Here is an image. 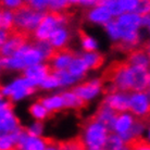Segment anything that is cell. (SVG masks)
<instances>
[{
  "label": "cell",
  "instance_id": "obj_1",
  "mask_svg": "<svg viewBox=\"0 0 150 150\" xmlns=\"http://www.w3.org/2000/svg\"><path fill=\"white\" fill-rule=\"evenodd\" d=\"M79 126L83 129L82 136L84 137L90 150L103 149L109 133L102 124L98 122L95 114L85 119Z\"/></svg>",
  "mask_w": 150,
  "mask_h": 150
},
{
  "label": "cell",
  "instance_id": "obj_2",
  "mask_svg": "<svg viewBox=\"0 0 150 150\" xmlns=\"http://www.w3.org/2000/svg\"><path fill=\"white\" fill-rule=\"evenodd\" d=\"M149 69L132 67L128 70V83L131 93H142L148 89Z\"/></svg>",
  "mask_w": 150,
  "mask_h": 150
},
{
  "label": "cell",
  "instance_id": "obj_3",
  "mask_svg": "<svg viewBox=\"0 0 150 150\" xmlns=\"http://www.w3.org/2000/svg\"><path fill=\"white\" fill-rule=\"evenodd\" d=\"M58 25L59 24L57 23L56 20L52 16H50L45 10V16L34 32L32 40H49L51 34L57 30Z\"/></svg>",
  "mask_w": 150,
  "mask_h": 150
},
{
  "label": "cell",
  "instance_id": "obj_4",
  "mask_svg": "<svg viewBox=\"0 0 150 150\" xmlns=\"http://www.w3.org/2000/svg\"><path fill=\"white\" fill-rule=\"evenodd\" d=\"M132 95L127 93H117V94L108 95L103 101L110 108L119 113H124L129 111V98Z\"/></svg>",
  "mask_w": 150,
  "mask_h": 150
},
{
  "label": "cell",
  "instance_id": "obj_5",
  "mask_svg": "<svg viewBox=\"0 0 150 150\" xmlns=\"http://www.w3.org/2000/svg\"><path fill=\"white\" fill-rule=\"evenodd\" d=\"M103 82L101 81V79H94V81H89L79 85V86L73 87L71 88L70 91L76 94L79 97L84 98L86 100H89L90 98L95 97L96 95L99 93V90L101 89V86Z\"/></svg>",
  "mask_w": 150,
  "mask_h": 150
},
{
  "label": "cell",
  "instance_id": "obj_6",
  "mask_svg": "<svg viewBox=\"0 0 150 150\" xmlns=\"http://www.w3.org/2000/svg\"><path fill=\"white\" fill-rule=\"evenodd\" d=\"M112 13L105 6H96V8L91 9H84L83 12V18L86 20H89L91 22L96 23H105L109 22L111 20Z\"/></svg>",
  "mask_w": 150,
  "mask_h": 150
},
{
  "label": "cell",
  "instance_id": "obj_7",
  "mask_svg": "<svg viewBox=\"0 0 150 150\" xmlns=\"http://www.w3.org/2000/svg\"><path fill=\"white\" fill-rule=\"evenodd\" d=\"M126 61L132 67H142V68H150V58L147 52L142 48V46H138L131 50L126 54Z\"/></svg>",
  "mask_w": 150,
  "mask_h": 150
},
{
  "label": "cell",
  "instance_id": "obj_8",
  "mask_svg": "<svg viewBox=\"0 0 150 150\" xmlns=\"http://www.w3.org/2000/svg\"><path fill=\"white\" fill-rule=\"evenodd\" d=\"M14 56L20 58L26 68L38 64L41 61V59H44L41 53L38 50H36L35 48H32L30 46H25L22 49H20Z\"/></svg>",
  "mask_w": 150,
  "mask_h": 150
},
{
  "label": "cell",
  "instance_id": "obj_9",
  "mask_svg": "<svg viewBox=\"0 0 150 150\" xmlns=\"http://www.w3.org/2000/svg\"><path fill=\"white\" fill-rule=\"evenodd\" d=\"M54 147L58 150H89V147L82 135L68 140H54Z\"/></svg>",
  "mask_w": 150,
  "mask_h": 150
},
{
  "label": "cell",
  "instance_id": "obj_10",
  "mask_svg": "<svg viewBox=\"0 0 150 150\" xmlns=\"http://www.w3.org/2000/svg\"><path fill=\"white\" fill-rule=\"evenodd\" d=\"M61 96L63 98V108H74L77 111H81V110L87 108L89 105V100L79 97L72 91H67L64 94H61Z\"/></svg>",
  "mask_w": 150,
  "mask_h": 150
},
{
  "label": "cell",
  "instance_id": "obj_11",
  "mask_svg": "<svg viewBox=\"0 0 150 150\" xmlns=\"http://www.w3.org/2000/svg\"><path fill=\"white\" fill-rule=\"evenodd\" d=\"M37 102L42 105L46 109L48 110L50 117H52L54 113L58 112L61 108L64 107L63 98L61 95H56V96L50 98H39V99H37Z\"/></svg>",
  "mask_w": 150,
  "mask_h": 150
},
{
  "label": "cell",
  "instance_id": "obj_12",
  "mask_svg": "<svg viewBox=\"0 0 150 150\" xmlns=\"http://www.w3.org/2000/svg\"><path fill=\"white\" fill-rule=\"evenodd\" d=\"M47 76H48V72H47V68H46L45 64L44 65L35 64V65L26 68L24 71V77L34 79L38 84H40L41 81L46 79Z\"/></svg>",
  "mask_w": 150,
  "mask_h": 150
},
{
  "label": "cell",
  "instance_id": "obj_13",
  "mask_svg": "<svg viewBox=\"0 0 150 150\" xmlns=\"http://www.w3.org/2000/svg\"><path fill=\"white\" fill-rule=\"evenodd\" d=\"M87 70H88V65H87L86 61L83 59V57L82 58L77 57V58L73 59L71 64L69 65V68H68V71L70 72L73 76L77 77L79 79H82L83 76L85 75Z\"/></svg>",
  "mask_w": 150,
  "mask_h": 150
},
{
  "label": "cell",
  "instance_id": "obj_14",
  "mask_svg": "<svg viewBox=\"0 0 150 150\" xmlns=\"http://www.w3.org/2000/svg\"><path fill=\"white\" fill-rule=\"evenodd\" d=\"M70 37H71V34L67 30L57 28L49 38V42L53 47H63V46H65L67 42H69Z\"/></svg>",
  "mask_w": 150,
  "mask_h": 150
},
{
  "label": "cell",
  "instance_id": "obj_15",
  "mask_svg": "<svg viewBox=\"0 0 150 150\" xmlns=\"http://www.w3.org/2000/svg\"><path fill=\"white\" fill-rule=\"evenodd\" d=\"M133 124H134V120H133V117L131 115L125 114V113H121L120 115L117 116V119H116L115 132L119 135L124 134L133 126Z\"/></svg>",
  "mask_w": 150,
  "mask_h": 150
},
{
  "label": "cell",
  "instance_id": "obj_16",
  "mask_svg": "<svg viewBox=\"0 0 150 150\" xmlns=\"http://www.w3.org/2000/svg\"><path fill=\"white\" fill-rule=\"evenodd\" d=\"M83 59L86 61L88 69H93V70H98L101 68V65L105 63V57L101 53L98 52H90L86 53L83 56Z\"/></svg>",
  "mask_w": 150,
  "mask_h": 150
},
{
  "label": "cell",
  "instance_id": "obj_17",
  "mask_svg": "<svg viewBox=\"0 0 150 150\" xmlns=\"http://www.w3.org/2000/svg\"><path fill=\"white\" fill-rule=\"evenodd\" d=\"M125 146L129 150H150V142L138 135L125 142Z\"/></svg>",
  "mask_w": 150,
  "mask_h": 150
},
{
  "label": "cell",
  "instance_id": "obj_18",
  "mask_svg": "<svg viewBox=\"0 0 150 150\" xmlns=\"http://www.w3.org/2000/svg\"><path fill=\"white\" fill-rule=\"evenodd\" d=\"M77 34H79V38H81V41H82L83 44V49L87 53L96 52V50H97V44H96V41L91 37H89L86 34V32L83 30L82 28H77Z\"/></svg>",
  "mask_w": 150,
  "mask_h": 150
},
{
  "label": "cell",
  "instance_id": "obj_19",
  "mask_svg": "<svg viewBox=\"0 0 150 150\" xmlns=\"http://www.w3.org/2000/svg\"><path fill=\"white\" fill-rule=\"evenodd\" d=\"M124 146V140L121 138V136L115 133L108 134L105 144L103 146L105 150H119Z\"/></svg>",
  "mask_w": 150,
  "mask_h": 150
},
{
  "label": "cell",
  "instance_id": "obj_20",
  "mask_svg": "<svg viewBox=\"0 0 150 150\" xmlns=\"http://www.w3.org/2000/svg\"><path fill=\"white\" fill-rule=\"evenodd\" d=\"M30 112L37 121H42V120H45L46 117H50L48 110L46 109L42 105L38 103V102L34 103L33 105H30Z\"/></svg>",
  "mask_w": 150,
  "mask_h": 150
},
{
  "label": "cell",
  "instance_id": "obj_21",
  "mask_svg": "<svg viewBox=\"0 0 150 150\" xmlns=\"http://www.w3.org/2000/svg\"><path fill=\"white\" fill-rule=\"evenodd\" d=\"M14 28V22H13V15L10 10L1 9V30H11Z\"/></svg>",
  "mask_w": 150,
  "mask_h": 150
},
{
  "label": "cell",
  "instance_id": "obj_22",
  "mask_svg": "<svg viewBox=\"0 0 150 150\" xmlns=\"http://www.w3.org/2000/svg\"><path fill=\"white\" fill-rule=\"evenodd\" d=\"M105 27L107 28V30L109 32V34L111 35V37L114 40H117L121 38V32L120 28H119V25H117V22H116V19L110 20L109 22L105 23Z\"/></svg>",
  "mask_w": 150,
  "mask_h": 150
},
{
  "label": "cell",
  "instance_id": "obj_23",
  "mask_svg": "<svg viewBox=\"0 0 150 150\" xmlns=\"http://www.w3.org/2000/svg\"><path fill=\"white\" fill-rule=\"evenodd\" d=\"M135 13L139 16H146L150 14V0H138L137 8L135 9Z\"/></svg>",
  "mask_w": 150,
  "mask_h": 150
},
{
  "label": "cell",
  "instance_id": "obj_24",
  "mask_svg": "<svg viewBox=\"0 0 150 150\" xmlns=\"http://www.w3.org/2000/svg\"><path fill=\"white\" fill-rule=\"evenodd\" d=\"M61 83L60 79L57 75H50V76H47L46 79H44L39 84V87L41 88H52V87L56 86H60Z\"/></svg>",
  "mask_w": 150,
  "mask_h": 150
},
{
  "label": "cell",
  "instance_id": "obj_25",
  "mask_svg": "<svg viewBox=\"0 0 150 150\" xmlns=\"http://www.w3.org/2000/svg\"><path fill=\"white\" fill-rule=\"evenodd\" d=\"M57 76L60 79L61 85H69L71 83L75 82L76 79H79L77 77H75L73 75L68 71V70H62V71H58L57 72Z\"/></svg>",
  "mask_w": 150,
  "mask_h": 150
},
{
  "label": "cell",
  "instance_id": "obj_26",
  "mask_svg": "<svg viewBox=\"0 0 150 150\" xmlns=\"http://www.w3.org/2000/svg\"><path fill=\"white\" fill-rule=\"evenodd\" d=\"M105 7L110 10V12L112 13V15H115V16H119V15H122L124 9L122 8V4H121L120 0H110L108 4H105Z\"/></svg>",
  "mask_w": 150,
  "mask_h": 150
},
{
  "label": "cell",
  "instance_id": "obj_27",
  "mask_svg": "<svg viewBox=\"0 0 150 150\" xmlns=\"http://www.w3.org/2000/svg\"><path fill=\"white\" fill-rule=\"evenodd\" d=\"M27 132V134L32 137H40V134L42 132V124L40 123V121H37L36 123L30 128H25Z\"/></svg>",
  "mask_w": 150,
  "mask_h": 150
},
{
  "label": "cell",
  "instance_id": "obj_28",
  "mask_svg": "<svg viewBox=\"0 0 150 150\" xmlns=\"http://www.w3.org/2000/svg\"><path fill=\"white\" fill-rule=\"evenodd\" d=\"M120 2L122 4L124 11L129 13L132 11H135L137 4H138V0H120Z\"/></svg>",
  "mask_w": 150,
  "mask_h": 150
},
{
  "label": "cell",
  "instance_id": "obj_29",
  "mask_svg": "<svg viewBox=\"0 0 150 150\" xmlns=\"http://www.w3.org/2000/svg\"><path fill=\"white\" fill-rule=\"evenodd\" d=\"M28 2L36 11H41L46 8H48L49 0H28Z\"/></svg>",
  "mask_w": 150,
  "mask_h": 150
},
{
  "label": "cell",
  "instance_id": "obj_30",
  "mask_svg": "<svg viewBox=\"0 0 150 150\" xmlns=\"http://www.w3.org/2000/svg\"><path fill=\"white\" fill-rule=\"evenodd\" d=\"M22 2V0H1V9L11 10L13 8L18 7Z\"/></svg>",
  "mask_w": 150,
  "mask_h": 150
},
{
  "label": "cell",
  "instance_id": "obj_31",
  "mask_svg": "<svg viewBox=\"0 0 150 150\" xmlns=\"http://www.w3.org/2000/svg\"><path fill=\"white\" fill-rule=\"evenodd\" d=\"M140 46H142V48L146 51L147 54H148V56H149V58H150V39H149V40H146L144 44H142Z\"/></svg>",
  "mask_w": 150,
  "mask_h": 150
},
{
  "label": "cell",
  "instance_id": "obj_32",
  "mask_svg": "<svg viewBox=\"0 0 150 150\" xmlns=\"http://www.w3.org/2000/svg\"><path fill=\"white\" fill-rule=\"evenodd\" d=\"M98 0H81V4H96Z\"/></svg>",
  "mask_w": 150,
  "mask_h": 150
},
{
  "label": "cell",
  "instance_id": "obj_33",
  "mask_svg": "<svg viewBox=\"0 0 150 150\" xmlns=\"http://www.w3.org/2000/svg\"><path fill=\"white\" fill-rule=\"evenodd\" d=\"M54 140H56V139H53L52 145H51V146H48V147H47V148H46V150H58L56 148V147H54Z\"/></svg>",
  "mask_w": 150,
  "mask_h": 150
},
{
  "label": "cell",
  "instance_id": "obj_34",
  "mask_svg": "<svg viewBox=\"0 0 150 150\" xmlns=\"http://www.w3.org/2000/svg\"><path fill=\"white\" fill-rule=\"evenodd\" d=\"M70 2H71V4H79L81 0H70Z\"/></svg>",
  "mask_w": 150,
  "mask_h": 150
},
{
  "label": "cell",
  "instance_id": "obj_35",
  "mask_svg": "<svg viewBox=\"0 0 150 150\" xmlns=\"http://www.w3.org/2000/svg\"><path fill=\"white\" fill-rule=\"evenodd\" d=\"M148 88H150V69H149V79H148Z\"/></svg>",
  "mask_w": 150,
  "mask_h": 150
},
{
  "label": "cell",
  "instance_id": "obj_36",
  "mask_svg": "<svg viewBox=\"0 0 150 150\" xmlns=\"http://www.w3.org/2000/svg\"><path fill=\"white\" fill-rule=\"evenodd\" d=\"M148 27H149V28H150V22H149V24H148Z\"/></svg>",
  "mask_w": 150,
  "mask_h": 150
},
{
  "label": "cell",
  "instance_id": "obj_37",
  "mask_svg": "<svg viewBox=\"0 0 150 150\" xmlns=\"http://www.w3.org/2000/svg\"><path fill=\"white\" fill-rule=\"evenodd\" d=\"M149 137H150V131H149Z\"/></svg>",
  "mask_w": 150,
  "mask_h": 150
},
{
  "label": "cell",
  "instance_id": "obj_38",
  "mask_svg": "<svg viewBox=\"0 0 150 150\" xmlns=\"http://www.w3.org/2000/svg\"><path fill=\"white\" fill-rule=\"evenodd\" d=\"M90 150V149H89ZM99 150H105V149H99Z\"/></svg>",
  "mask_w": 150,
  "mask_h": 150
},
{
  "label": "cell",
  "instance_id": "obj_39",
  "mask_svg": "<svg viewBox=\"0 0 150 150\" xmlns=\"http://www.w3.org/2000/svg\"><path fill=\"white\" fill-rule=\"evenodd\" d=\"M149 126H150V122H149Z\"/></svg>",
  "mask_w": 150,
  "mask_h": 150
}]
</instances>
